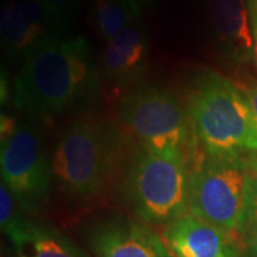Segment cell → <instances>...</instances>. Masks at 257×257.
I'll use <instances>...</instances> for the list:
<instances>
[{
    "mask_svg": "<svg viewBox=\"0 0 257 257\" xmlns=\"http://www.w3.org/2000/svg\"><path fill=\"white\" fill-rule=\"evenodd\" d=\"M100 70L87 40L50 35L23 60L13 83V104L32 119L52 120L93 101Z\"/></svg>",
    "mask_w": 257,
    "mask_h": 257,
    "instance_id": "obj_1",
    "label": "cell"
},
{
    "mask_svg": "<svg viewBox=\"0 0 257 257\" xmlns=\"http://www.w3.org/2000/svg\"><path fill=\"white\" fill-rule=\"evenodd\" d=\"M187 116L203 153H257V132L244 92L214 72L200 74L187 96Z\"/></svg>",
    "mask_w": 257,
    "mask_h": 257,
    "instance_id": "obj_2",
    "label": "cell"
},
{
    "mask_svg": "<svg viewBox=\"0 0 257 257\" xmlns=\"http://www.w3.org/2000/svg\"><path fill=\"white\" fill-rule=\"evenodd\" d=\"M250 155L214 156L202 152L196 156L190 177L192 216L233 236L250 229Z\"/></svg>",
    "mask_w": 257,
    "mask_h": 257,
    "instance_id": "obj_3",
    "label": "cell"
},
{
    "mask_svg": "<svg viewBox=\"0 0 257 257\" xmlns=\"http://www.w3.org/2000/svg\"><path fill=\"white\" fill-rule=\"evenodd\" d=\"M190 177L189 159L142 147L126 172L124 196L143 223L167 226L189 211Z\"/></svg>",
    "mask_w": 257,
    "mask_h": 257,
    "instance_id": "obj_4",
    "label": "cell"
},
{
    "mask_svg": "<svg viewBox=\"0 0 257 257\" xmlns=\"http://www.w3.org/2000/svg\"><path fill=\"white\" fill-rule=\"evenodd\" d=\"M119 156V139L103 121L83 119L70 124L56 145L52 167L66 196L89 200L109 183Z\"/></svg>",
    "mask_w": 257,
    "mask_h": 257,
    "instance_id": "obj_5",
    "label": "cell"
},
{
    "mask_svg": "<svg viewBox=\"0 0 257 257\" xmlns=\"http://www.w3.org/2000/svg\"><path fill=\"white\" fill-rule=\"evenodd\" d=\"M116 111L142 147L160 155H180L190 163L194 162L197 143L190 120L170 90L155 86L138 87L121 97Z\"/></svg>",
    "mask_w": 257,
    "mask_h": 257,
    "instance_id": "obj_6",
    "label": "cell"
},
{
    "mask_svg": "<svg viewBox=\"0 0 257 257\" xmlns=\"http://www.w3.org/2000/svg\"><path fill=\"white\" fill-rule=\"evenodd\" d=\"M2 184L22 210L33 213L46 200L53 167L47 160L40 138L29 124H19L15 135L2 143Z\"/></svg>",
    "mask_w": 257,
    "mask_h": 257,
    "instance_id": "obj_7",
    "label": "cell"
},
{
    "mask_svg": "<svg viewBox=\"0 0 257 257\" xmlns=\"http://www.w3.org/2000/svg\"><path fill=\"white\" fill-rule=\"evenodd\" d=\"M87 240L96 257H175L163 236L145 223L119 216L93 226Z\"/></svg>",
    "mask_w": 257,
    "mask_h": 257,
    "instance_id": "obj_8",
    "label": "cell"
},
{
    "mask_svg": "<svg viewBox=\"0 0 257 257\" xmlns=\"http://www.w3.org/2000/svg\"><path fill=\"white\" fill-rule=\"evenodd\" d=\"M149 37L140 22L130 25L106 43L100 57V76L113 92H124L146 73Z\"/></svg>",
    "mask_w": 257,
    "mask_h": 257,
    "instance_id": "obj_9",
    "label": "cell"
},
{
    "mask_svg": "<svg viewBox=\"0 0 257 257\" xmlns=\"http://www.w3.org/2000/svg\"><path fill=\"white\" fill-rule=\"evenodd\" d=\"M53 35L43 0H12L0 12L2 47L12 60L26 56L47 36Z\"/></svg>",
    "mask_w": 257,
    "mask_h": 257,
    "instance_id": "obj_10",
    "label": "cell"
},
{
    "mask_svg": "<svg viewBox=\"0 0 257 257\" xmlns=\"http://www.w3.org/2000/svg\"><path fill=\"white\" fill-rule=\"evenodd\" d=\"M163 239L175 257H240L241 254L236 236L192 214L167 224Z\"/></svg>",
    "mask_w": 257,
    "mask_h": 257,
    "instance_id": "obj_11",
    "label": "cell"
},
{
    "mask_svg": "<svg viewBox=\"0 0 257 257\" xmlns=\"http://www.w3.org/2000/svg\"><path fill=\"white\" fill-rule=\"evenodd\" d=\"M211 28L223 53L236 63H246L254 52V36L244 0H207Z\"/></svg>",
    "mask_w": 257,
    "mask_h": 257,
    "instance_id": "obj_12",
    "label": "cell"
},
{
    "mask_svg": "<svg viewBox=\"0 0 257 257\" xmlns=\"http://www.w3.org/2000/svg\"><path fill=\"white\" fill-rule=\"evenodd\" d=\"M10 243L22 257H89L74 241L59 230L28 220Z\"/></svg>",
    "mask_w": 257,
    "mask_h": 257,
    "instance_id": "obj_13",
    "label": "cell"
},
{
    "mask_svg": "<svg viewBox=\"0 0 257 257\" xmlns=\"http://www.w3.org/2000/svg\"><path fill=\"white\" fill-rule=\"evenodd\" d=\"M90 16L96 35L106 43L140 19L121 0H93Z\"/></svg>",
    "mask_w": 257,
    "mask_h": 257,
    "instance_id": "obj_14",
    "label": "cell"
},
{
    "mask_svg": "<svg viewBox=\"0 0 257 257\" xmlns=\"http://www.w3.org/2000/svg\"><path fill=\"white\" fill-rule=\"evenodd\" d=\"M52 33L63 36L70 32L80 13L83 0H43Z\"/></svg>",
    "mask_w": 257,
    "mask_h": 257,
    "instance_id": "obj_15",
    "label": "cell"
},
{
    "mask_svg": "<svg viewBox=\"0 0 257 257\" xmlns=\"http://www.w3.org/2000/svg\"><path fill=\"white\" fill-rule=\"evenodd\" d=\"M18 206V202L12 196L9 189L5 184H2L0 186V224H2V231L8 236V239L15 236L26 221V217L20 214Z\"/></svg>",
    "mask_w": 257,
    "mask_h": 257,
    "instance_id": "obj_16",
    "label": "cell"
},
{
    "mask_svg": "<svg viewBox=\"0 0 257 257\" xmlns=\"http://www.w3.org/2000/svg\"><path fill=\"white\" fill-rule=\"evenodd\" d=\"M250 163V189H251V226L257 224V153L248 156Z\"/></svg>",
    "mask_w": 257,
    "mask_h": 257,
    "instance_id": "obj_17",
    "label": "cell"
},
{
    "mask_svg": "<svg viewBox=\"0 0 257 257\" xmlns=\"http://www.w3.org/2000/svg\"><path fill=\"white\" fill-rule=\"evenodd\" d=\"M18 121L13 117L6 116V114H2V117H0V139L2 140L0 142L3 143V142L9 140L15 135V132L18 130Z\"/></svg>",
    "mask_w": 257,
    "mask_h": 257,
    "instance_id": "obj_18",
    "label": "cell"
},
{
    "mask_svg": "<svg viewBox=\"0 0 257 257\" xmlns=\"http://www.w3.org/2000/svg\"><path fill=\"white\" fill-rule=\"evenodd\" d=\"M121 2L126 3L132 10H135L139 16H142L145 10L150 9L156 5L157 0H121Z\"/></svg>",
    "mask_w": 257,
    "mask_h": 257,
    "instance_id": "obj_19",
    "label": "cell"
},
{
    "mask_svg": "<svg viewBox=\"0 0 257 257\" xmlns=\"http://www.w3.org/2000/svg\"><path fill=\"white\" fill-rule=\"evenodd\" d=\"M246 253H247L248 257H257V224L251 226L248 230Z\"/></svg>",
    "mask_w": 257,
    "mask_h": 257,
    "instance_id": "obj_20",
    "label": "cell"
},
{
    "mask_svg": "<svg viewBox=\"0 0 257 257\" xmlns=\"http://www.w3.org/2000/svg\"><path fill=\"white\" fill-rule=\"evenodd\" d=\"M244 94H246V99L248 101V106H250L251 116H253V120H254V126H256L257 132V86L247 89L244 92Z\"/></svg>",
    "mask_w": 257,
    "mask_h": 257,
    "instance_id": "obj_21",
    "label": "cell"
},
{
    "mask_svg": "<svg viewBox=\"0 0 257 257\" xmlns=\"http://www.w3.org/2000/svg\"><path fill=\"white\" fill-rule=\"evenodd\" d=\"M247 3L248 15H250V23H251V30L257 29V0H246Z\"/></svg>",
    "mask_w": 257,
    "mask_h": 257,
    "instance_id": "obj_22",
    "label": "cell"
},
{
    "mask_svg": "<svg viewBox=\"0 0 257 257\" xmlns=\"http://www.w3.org/2000/svg\"><path fill=\"white\" fill-rule=\"evenodd\" d=\"M9 82L5 77V70H2V104H5L9 97Z\"/></svg>",
    "mask_w": 257,
    "mask_h": 257,
    "instance_id": "obj_23",
    "label": "cell"
},
{
    "mask_svg": "<svg viewBox=\"0 0 257 257\" xmlns=\"http://www.w3.org/2000/svg\"><path fill=\"white\" fill-rule=\"evenodd\" d=\"M253 36H254V52H253V59L257 67V29H253Z\"/></svg>",
    "mask_w": 257,
    "mask_h": 257,
    "instance_id": "obj_24",
    "label": "cell"
},
{
    "mask_svg": "<svg viewBox=\"0 0 257 257\" xmlns=\"http://www.w3.org/2000/svg\"><path fill=\"white\" fill-rule=\"evenodd\" d=\"M13 257H22V256H19V254H15V256H13Z\"/></svg>",
    "mask_w": 257,
    "mask_h": 257,
    "instance_id": "obj_25",
    "label": "cell"
}]
</instances>
